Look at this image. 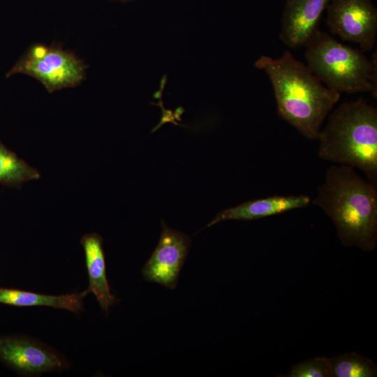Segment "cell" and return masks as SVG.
<instances>
[{
    "mask_svg": "<svg viewBox=\"0 0 377 377\" xmlns=\"http://www.w3.org/2000/svg\"><path fill=\"white\" fill-rule=\"evenodd\" d=\"M330 377H375L376 364L355 352L345 353L330 358Z\"/></svg>",
    "mask_w": 377,
    "mask_h": 377,
    "instance_id": "5bb4252c",
    "label": "cell"
},
{
    "mask_svg": "<svg viewBox=\"0 0 377 377\" xmlns=\"http://www.w3.org/2000/svg\"><path fill=\"white\" fill-rule=\"evenodd\" d=\"M318 156L325 161L357 168L367 179L377 183V110L360 98L344 102L320 129Z\"/></svg>",
    "mask_w": 377,
    "mask_h": 377,
    "instance_id": "3957f363",
    "label": "cell"
},
{
    "mask_svg": "<svg viewBox=\"0 0 377 377\" xmlns=\"http://www.w3.org/2000/svg\"><path fill=\"white\" fill-rule=\"evenodd\" d=\"M306 195H274L245 202L237 206L224 209L207 225L210 227L227 220H256L293 209L306 207L311 203Z\"/></svg>",
    "mask_w": 377,
    "mask_h": 377,
    "instance_id": "30bf717a",
    "label": "cell"
},
{
    "mask_svg": "<svg viewBox=\"0 0 377 377\" xmlns=\"http://www.w3.org/2000/svg\"><path fill=\"white\" fill-rule=\"evenodd\" d=\"M326 9L327 25L332 34L365 51L374 47L377 9L371 0H330Z\"/></svg>",
    "mask_w": 377,
    "mask_h": 377,
    "instance_id": "8992f818",
    "label": "cell"
},
{
    "mask_svg": "<svg viewBox=\"0 0 377 377\" xmlns=\"http://www.w3.org/2000/svg\"><path fill=\"white\" fill-rule=\"evenodd\" d=\"M254 66L267 75L279 115L309 140H317L324 120L341 94L326 86L289 51L273 59L260 57Z\"/></svg>",
    "mask_w": 377,
    "mask_h": 377,
    "instance_id": "6da1fadb",
    "label": "cell"
},
{
    "mask_svg": "<svg viewBox=\"0 0 377 377\" xmlns=\"http://www.w3.org/2000/svg\"><path fill=\"white\" fill-rule=\"evenodd\" d=\"M312 203L332 220L345 246L373 251L377 244V187L354 168H329Z\"/></svg>",
    "mask_w": 377,
    "mask_h": 377,
    "instance_id": "7a4b0ae2",
    "label": "cell"
},
{
    "mask_svg": "<svg viewBox=\"0 0 377 377\" xmlns=\"http://www.w3.org/2000/svg\"><path fill=\"white\" fill-rule=\"evenodd\" d=\"M87 66L73 52L54 43L31 45L8 71L9 77L20 73L39 81L49 93L75 87L84 80Z\"/></svg>",
    "mask_w": 377,
    "mask_h": 377,
    "instance_id": "5b68a950",
    "label": "cell"
},
{
    "mask_svg": "<svg viewBox=\"0 0 377 377\" xmlns=\"http://www.w3.org/2000/svg\"><path fill=\"white\" fill-rule=\"evenodd\" d=\"M330 0H287L284 7L281 40L290 48L304 46L318 24Z\"/></svg>",
    "mask_w": 377,
    "mask_h": 377,
    "instance_id": "9c48e42d",
    "label": "cell"
},
{
    "mask_svg": "<svg viewBox=\"0 0 377 377\" xmlns=\"http://www.w3.org/2000/svg\"><path fill=\"white\" fill-rule=\"evenodd\" d=\"M39 172L19 158L0 141V184L20 188L27 182L38 179Z\"/></svg>",
    "mask_w": 377,
    "mask_h": 377,
    "instance_id": "4fadbf2b",
    "label": "cell"
},
{
    "mask_svg": "<svg viewBox=\"0 0 377 377\" xmlns=\"http://www.w3.org/2000/svg\"><path fill=\"white\" fill-rule=\"evenodd\" d=\"M84 249L89 285L86 292L92 293L102 310H108L117 302L111 293L105 269L103 239L96 233H89L80 240Z\"/></svg>",
    "mask_w": 377,
    "mask_h": 377,
    "instance_id": "8fae6325",
    "label": "cell"
},
{
    "mask_svg": "<svg viewBox=\"0 0 377 377\" xmlns=\"http://www.w3.org/2000/svg\"><path fill=\"white\" fill-rule=\"evenodd\" d=\"M87 295L86 290L81 293L50 295L0 288V303L20 307L45 306L78 313L84 309L83 299Z\"/></svg>",
    "mask_w": 377,
    "mask_h": 377,
    "instance_id": "7c38bea8",
    "label": "cell"
},
{
    "mask_svg": "<svg viewBox=\"0 0 377 377\" xmlns=\"http://www.w3.org/2000/svg\"><path fill=\"white\" fill-rule=\"evenodd\" d=\"M304 47L306 66L327 88L339 94L369 92L376 98V53L369 60L318 29Z\"/></svg>",
    "mask_w": 377,
    "mask_h": 377,
    "instance_id": "277c9868",
    "label": "cell"
},
{
    "mask_svg": "<svg viewBox=\"0 0 377 377\" xmlns=\"http://www.w3.org/2000/svg\"><path fill=\"white\" fill-rule=\"evenodd\" d=\"M158 244L145 264L142 274L145 280L173 290L188 253L191 239L185 233L172 229L162 220Z\"/></svg>",
    "mask_w": 377,
    "mask_h": 377,
    "instance_id": "ba28073f",
    "label": "cell"
},
{
    "mask_svg": "<svg viewBox=\"0 0 377 377\" xmlns=\"http://www.w3.org/2000/svg\"><path fill=\"white\" fill-rule=\"evenodd\" d=\"M110 1H119L121 3H127V2L132 1L133 0H110Z\"/></svg>",
    "mask_w": 377,
    "mask_h": 377,
    "instance_id": "2e32d148",
    "label": "cell"
},
{
    "mask_svg": "<svg viewBox=\"0 0 377 377\" xmlns=\"http://www.w3.org/2000/svg\"><path fill=\"white\" fill-rule=\"evenodd\" d=\"M287 377H330V358L316 357L293 366Z\"/></svg>",
    "mask_w": 377,
    "mask_h": 377,
    "instance_id": "9a60e30c",
    "label": "cell"
},
{
    "mask_svg": "<svg viewBox=\"0 0 377 377\" xmlns=\"http://www.w3.org/2000/svg\"><path fill=\"white\" fill-rule=\"evenodd\" d=\"M0 360L26 376L62 371L70 367L68 361L59 352L26 336L0 337Z\"/></svg>",
    "mask_w": 377,
    "mask_h": 377,
    "instance_id": "52a82bcc",
    "label": "cell"
}]
</instances>
